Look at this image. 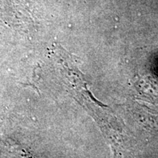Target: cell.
Returning a JSON list of instances; mask_svg holds the SVG:
<instances>
[{
    "label": "cell",
    "instance_id": "obj_1",
    "mask_svg": "<svg viewBox=\"0 0 158 158\" xmlns=\"http://www.w3.org/2000/svg\"><path fill=\"white\" fill-rule=\"evenodd\" d=\"M95 110H97V111H99V110H98V109H97V108H95ZM97 114H98V112H97ZM98 118H97V120H98Z\"/></svg>",
    "mask_w": 158,
    "mask_h": 158
}]
</instances>
